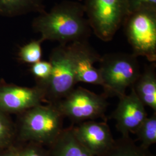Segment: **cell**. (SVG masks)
Wrapping results in <instances>:
<instances>
[{
    "label": "cell",
    "mask_w": 156,
    "mask_h": 156,
    "mask_svg": "<svg viewBox=\"0 0 156 156\" xmlns=\"http://www.w3.org/2000/svg\"><path fill=\"white\" fill-rule=\"evenodd\" d=\"M85 15L83 4L64 1L50 11L40 13L34 19L32 27L41 34L42 42L49 40L67 45L87 41L92 30Z\"/></svg>",
    "instance_id": "6da1fadb"
},
{
    "label": "cell",
    "mask_w": 156,
    "mask_h": 156,
    "mask_svg": "<svg viewBox=\"0 0 156 156\" xmlns=\"http://www.w3.org/2000/svg\"><path fill=\"white\" fill-rule=\"evenodd\" d=\"M16 140L50 146L63 130V119L53 104H41L17 115Z\"/></svg>",
    "instance_id": "7a4b0ae2"
},
{
    "label": "cell",
    "mask_w": 156,
    "mask_h": 156,
    "mask_svg": "<svg viewBox=\"0 0 156 156\" xmlns=\"http://www.w3.org/2000/svg\"><path fill=\"white\" fill-rule=\"evenodd\" d=\"M100 68L104 95L107 97L124 95L141 73L137 57L133 54L113 53L101 56Z\"/></svg>",
    "instance_id": "3957f363"
},
{
    "label": "cell",
    "mask_w": 156,
    "mask_h": 156,
    "mask_svg": "<svg viewBox=\"0 0 156 156\" xmlns=\"http://www.w3.org/2000/svg\"><path fill=\"white\" fill-rule=\"evenodd\" d=\"M83 5L92 32L104 42L113 38L129 15L128 0H86Z\"/></svg>",
    "instance_id": "277c9868"
},
{
    "label": "cell",
    "mask_w": 156,
    "mask_h": 156,
    "mask_svg": "<svg viewBox=\"0 0 156 156\" xmlns=\"http://www.w3.org/2000/svg\"><path fill=\"white\" fill-rule=\"evenodd\" d=\"M50 79L42 87L47 104H54L66 97L77 84L73 48L71 44H60L51 50Z\"/></svg>",
    "instance_id": "5b68a950"
},
{
    "label": "cell",
    "mask_w": 156,
    "mask_h": 156,
    "mask_svg": "<svg viewBox=\"0 0 156 156\" xmlns=\"http://www.w3.org/2000/svg\"><path fill=\"white\" fill-rule=\"evenodd\" d=\"M104 94H95L82 87L74 88L62 100L54 104L62 116L73 123H80L101 118L106 121L108 106Z\"/></svg>",
    "instance_id": "8992f818"
},
{
    "label": "cell",
    "mask_w": 156,
    "mask_h": 156,
    "mask_svg": "<svg viewBox=\"0 0 156 156\" xmlns=\"http://www.w3.org/2000/svg\"><path fill=\"white\" fill-rule=\"evenodd\" d=\"M133 54L156 62V11L142 10L129 13L123 24Z\"/></svg>",
    "instance_id": "52a82bcc"
},
{
    "label": "cell",
    "mask_w": 156,
    "mask_h": 156,
    "mask_svg": "<svg viewBox=\"0 0 156 156\" xmlns=\"http://www.w3.org/2000/svg\"><path fill=\"white\" fill-rule=\"evenodd\" d=\"M43 102H46L45 91L41 86L24 87L1 80L0 111L18 115Z\"/></svg>",
    "instance_id": "ba28073f"
},
{
    "label": "cell",
    "mask_w": 156,
    "mask_h": 156,
    "mask_svg": "<svg viewBox=\"0 0 156 156\" xmlns=\"http://www.w3.org/2000/svg\"><path fill=\"white\" fill-rule=\"evenodd\" d=\"M71 127L76 140L93 156L102 155L115 142L106 121L89 120Z\"/></svg>",
    "instance_id": "9c48e42d"
},
{
    "label": "cell",
    "mask_w": 156,
    "mask_h": 156,
    "mask_svg": "<svg viewBox=\"0 0 156 156\" xmlns=\"http://www.w3.org/2000/svg\"><path fill=\"white\" fill-rule=\"evenodd\" d=\"M147 117L144 104L131 87L129 94L119 98V102L110 116L116 121L117 131L122 136L135 134L140 125Z\"/></svg>",
    "instance_id": "30bf717a"
},
{
    "label": "cell",
    "mask_w": 156,
    "mask_h": 156,
    "mask_svg": "<svg viewBox=\"0 0 156 156\" xmlns=\"http://www.w3.org/2000/svg\"><path fill=\"white\" fill-rule=\"evenodd\" d=\"M73 48L76 83L100 85L102 86L100 73L94 67L100 61L101 56L89 45L87 41L71 44Z\"/></svg>",
    "instance_id": "8fae6325"
},
{
    "label": "cell",
    "mask_w": 156,
    "mask_h": 156,
    "mask_svg": "<svg viewBox=\"0 0 156 156\" xmlns=\"http://www.w3.org/2000/svg\"><path fill=\"white\" fill-rule=\"evenodd\" d=\"M145 106L156 112V71L155 62L146 66L131 87Z\"/></svg>",
    "instance_id": "7c38bea8"
},
{
    "label": "cell",
    "mask_w": 156,
    "mask_h": 156,
    "mask_svg": "<svg viewBox=\"0 0 156 156\" xmlns=\"http://www.w3.org/2000/svg\"><path fill=\"white\" fill-rule=\"evenodd\" d=\"M48 152L49 156H94L76 140L71 126L63 129Z\"/></svg>",
    "instance_id": "4fadbf2b"
},
{
    "label": "cell",
    "mask_w": 156,
    "mask_h": 156,
    "mask_svg": "<svg viewBox=\"0 0 156 156\" xmlns=\"http://www.w3.org/2000/svg\"><path fill=\"white\" fill-rule=\"evenodd\" d=\"M45 12L43 0H0V15L14 17Z\"/></svg>",
    "instance_id": "5bb4252c"
},
{
    "label": "cell",
    "mask_w": 156,
    "mask_h": 156,
    "mask_svg": "<svg viewBox=\"0 0 156 156\" xmlns=\"http://www.w3.org/2000/svg\"><path fill=\"white\" fill-rule=\"evenodd\" d=\"M100 156H155L149 149L135 144L129 135L122 136L111 148Z\"/></svg>",
    "instance_id": "9a60e30c"
},
{
    "label": "cell",
    "mask_w": 156,
    "mask_h": 156,
    "mask_svg": "<svg viewBox=\"0 0 156 156\" xmlns=\"http://www.w3.org/2000/svg\"><path fill=\"white\" fill-rule=\"evenodd\" d=\"M135 134L140 142V146L149 149L156 142V112L150 117H146L136 129Z\"/></svg>",
    "instance_id": "2e32d148"
},
{
    "label": "cell",
    "mask_w": 156,
    "mask_h": 156,
    "mask_svg": "<svg viewBox=\"0 0 156 156\" xmlns=\"http://www.w3.org/2000/svg\"><path fill=\"white\" fill-rule=\"evenodd\" d=\"M16 141L15 123L10 115L0 111V151L15 144Z\"/></svg>",
    "instance_id": "e0dca14e"
},
{
    "label": "cell",
    "mask_w": 156,
    "mask_h": 156,
    "mask_svg": "<svg viewBox=\"0 0 156 156\" xmlns=\"http://www.w3.org/2000/svg\"><path fill=\"white\" fill-rule=\"evenodd\" d=\"M42 42L40 39L33 40L20 47L17 55L19 60L31 65L41 61L42 57Z\"/></svg>",
    "instance_id": "ac0fdd59"
},
{
    "label": "cell",
    "mask_w": 156,
    "mask_h": 156,
    "mask_svg": "<svg viewBox=\"0 0 156 156\" xmlns=\"http://www.w3.org/2000/svg\"><path fill=\"white\" fill-rule=\"evenodd\" d=\"M52 67L49 61L41 60L32 64L30 67V72L35 79L37 84L43 87L50 79Z\"/></svg>",
    "instance_id": "d6986e66"
},
{
    "label": "cell",
    "mask_w": 156,
    "mask_h": 156,
    "mask_svg": "<svg viewBox=\"0 0 156 156\" xmlns=\"http://www.w3.org/2000/svg\"><path fill=\"white\" fill-rule=\"evenodd\" d=\"M19 146L17 156H49L43 146L33 143H23Z\"/></svg>",
    "instance_id": "ffe728a7"
},
{
    "label": "cell",
    "mask_w": 156,
    "mask_h": 156,
    "mask_svg": "<svg viewBox=\"0 0 156 156\" xmlns=\"http://www.w3.org/2000/svg\"><path fill=\"white\" fill-rule=\"evenodd\" d=\"M129 14L142 10L156 11V0H128Z\"/></svg>",
    "instance_id": "44dd1931"
},
{
    "label": "cell",
    "mask_w": 156,
    "mask_h": 156,
    "mask_svg": "<svg viewBox=\"0 0 156 156\" xmlns=\"http://www.w3.org/2000/svg\"><path fill=\"white\" fill-rule=\"evenodd\" d=\"M19 145H12L11 146L0 151V156H17Z\"/></svg>",
    "instance_id": "7402d4cb"
}]
</instances>
